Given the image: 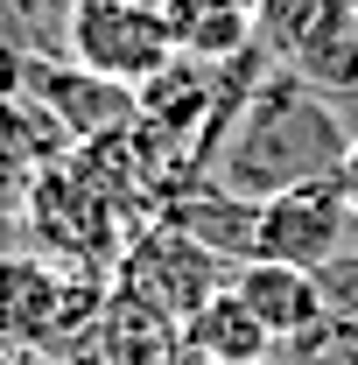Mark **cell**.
Returning <instances> with one entry per match:
<instances>
[{
	"label": "cell",
	"instance_id": "obj_12",
	"mask_svg": "<svg viewBox=\"0 0 358 365\" xmlns=\"http://www.w3.org/2000/svg\"><path fill=\"white\" fill-rule=\"evenodd\" d=\"M21 63H29V49L0 43V98H14V91H21Z\"/></svg>",
	"mask_w": 358,
	"mask_h": 365
},
{
	"label": "cell",
	"instance_id": "obj_9",
	"mask_svg": "<svg viewBox=\"0 0 358 365\" xmlns=\"http://www.w3.org/2000/svg\"><path fill=\"white\" fill-rule=\"evenodd\" d=\"M183 344V330L155 302H140L134 288H106V309H98V323H91V337L71 351L63 365H162L169 351Z\"/></svg>",
	"mask_w": 358,
	"mask_h": 365
},
{
	"label": "cell",
	"instance_id": "obj_11",
	"mask_svg": "<svg viewBox=\"0 0 358 365\" xmlns=\"http://www.w3.org/2000/svg\"><path fill=\"white\" fill-rule=\"evenodd\" d=\"M183 344H190L197 359H211V365H267L274 351H281L267 337V323L239 302V288H218L197 317L183 323Z\"/></svg>",
	"mask_w": 358,
	"mask_h": 365
},
{
	"label": "cell",
	"instance_id": "obj_6",
	"mask_svg": "<svg viewBox=\"0 0 358 365\" xmlns=\"http://www.w3.org/2000/svg\"><path fill=\"white\" fill-rule=\"evenodd\" d=\"M21 91L56 113V127L78 140H106V134H127L140 120V98L127 85H113V78H91L85 63H71V56H29L21 63Z\"/></svg>",
	"mask_w": 358,
	"mask_h": 365
},
{
	"label": "cell",
	"instance_id": "obj_4",
	"mask_svg": "<svg viewBox=\"0 0 358 365\" xmlns=\"http://www.w3.org/2000/svg\"><path fill=\"white\" fill-rule=\"evenodd\" d=\"M232 260H218L211 246H197L190 232H176V225H140L134 239H127V253H120V267H113V281L120 288H134L140 302H155L162 317L176 323H190L218 288H232Z\"/></svg>",
	"mask_w": 358,
	"mask_h": 365
},
{
	"label": "cell",
	"instance_id": "obj_7",
	"mask_svg": "<svg viewBox=\"0 0 358 365\" xmlns=\"http://www.w3.org/2000/svg\"><path fill=\"white\" fill-rule=\"evenodd\" d=\"M71 155H78V140L56 127V113H49V106H36L29 91L0 98V218H7V225H21L29 190H36L56 162H71Z\"/></svg>",
	"mask_w": 358,
	"mask_h": 365
},
{
	"label": "cell",
	"instance_id": "obj_14",
	"mask_svg": "<svg viewBox=\"0 0 358 365\" xmlns=\"http://www.w3.org/2000/svg\"><path fill=\"white\" fill-rule=\"evenodd\" d=\"M0 365H63V359L43 344H0Z\"/></svg>",
	"mask_w": 358,
	"mask_h": 365
},
{
	"label": "cell",
	"instance_id": "obj_17",
	"mask_svg": "<svg viewBox=\"0 0 358 365\" xmlns=\"http://www.w3.org/2000/svg\"><path fill=\"white\" fill-rule=\"evenodd\" d=\"M352 7H358V0H352Z\"/></svg>",
	"mask_w": 358,
	"mask_h": 365
},
{
	"label": "cell",
	"instance_id": "obj_5",
	"mask_svg": "<svg viewBox=\"0 0 358 365\" xmlns=\"http://www.w3.org/2000/svg\"><path fill=\"white\" fill-rule=\"evenodd\" d=\"M358 239V218L344 204L337 176H316V182H295L260 204L253 218V260H288V267H330L344 246Z\"/></svg>",
	"mask_w": 358,
	"mask_h": 365
},
{
	"label": "cell",
	"instance_id": "obj_2",
	"mask_svg": "<svg viewBox=\"0 0 358 365\" xmlns=\"http://www.w3.org/2000/svg\"><path fill=\"white\" fill-rule=\"evenodd\" d=\"M127 239H134L127 211H120L78 162H56V169L29 190V204H21V246L43 253V260H56V267L113 274L120 253H127Z\"/></svg>",
	"mask_w": 358,
	"mask_h": 365
},
{
	"label": "cell",
	"instance_id": "obj_1",
	"mask_svg": "<svg viewBox=\"0 0 358 365\" xmlns=\"http://www.w3.org/2000/svg\"><path fill=\"white\" fill-rule=\"evenodd\" d=\"M344 148H352V120L337 113V98L310 91L295 71L274 63L239 106V120L225 127V140L211 148V176L246 204H267L295 182L337 176Z\"/></svg>",
	"mask_w": 358,
	"mask_h": 365
},
{
	"label": "cell",
	"instance_id": "obj_16",
	"mask_svg": "<svg viewBox=\"0 0 358 365\" xmlns=\"http://www.w3.org/2000/svg\"><path fill=\"white\" fill-rule=\"evenodd\" d=\"M232 7H253V0H232Z\"/></svg>",
	"mask_w": 358,
	"mask_h": 365
},
{
	"label": "cell",
	"instance_id": "obj_13",
	"mask_svg": "<svg viewBox=\"0 0 358 365\" xmlns=\"http://www.w3.org/2000/svg\"><path fill=\"white\" fill-rule=\"evenodd\" d=\"M337 190H344V204H352V218H358V127H352V148H344V162H337Z\"/></svg>",
	"mask_w": 358,
	"mask_h": 365
},
{
	"label": "cell",
	"instance_id": "obj_15",
	"mask_svg": "<svg viewBox=\"0 0 358 365\" xmlns=\"http://www.w3.org/2000/svg\"><path fill=\"white\" fill-rule=\"evenodd\" d=\"M162 365H211V359H197L190 344H176V351H169V359H162Z\"/></svg>",
	"mask_w": 358,
	"mask_h": 365
},
{
	"label": "cell",
	"instance_id": "obj_8",
	"mask_svg": "<svg viewBox=\"0 0 358 365\" xmlns=\"http://www.w3.org/2000/svg\"><path fill=\"white\" fill-rule=\"evenodd\" d=\"M232 288H239V302H246L253 317L267 323L274 344H310V337H330V330H337L330 302H323V281H316L310 267L246 260V267L232 274Z\"/></svg>",
	"mask_w": 358,
	"mask_h": 365
},
{
	"label": "cell",
	"instance_id": "obj_10",
	"mask_svg": "<svg viewBox=\"0 0 358 365\" xmlns=\"http://www.w3.org/2000/svg\"><path fill=\"white\" fill-rule=\"evenodd\" d=\"M310 91L323 98H358V7L352 0H323L310 21V36L288 49V63Z\"/></svg>",
	"mask_w": 358,
	"mask_h": 365
},
{
	"label": "cell",
	"instance_id": "obj_3",
	"mask_svg": "<svg viewBox=\"0 0 358 365\" xmlns=\"http://www.w3.org/2000/svg\"><path fill=\"white\" fill-rule=\"evenodd\" d=\"M56 43H63L71 63H85L91 78H113L127 91H140L148 78H162L176 63L169 14H155L140 0H71L63 21H56Z\"/></svg>",
	"mask_w": 358,
	"mask_h": 365
}]
</instances>
